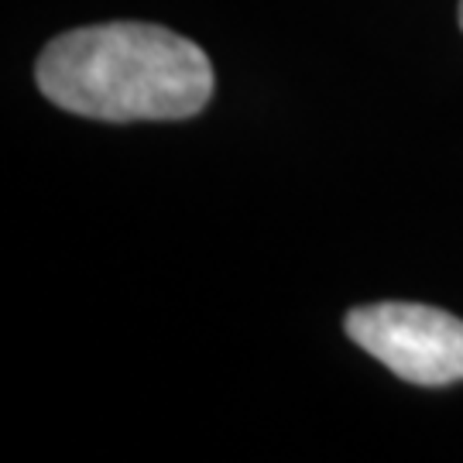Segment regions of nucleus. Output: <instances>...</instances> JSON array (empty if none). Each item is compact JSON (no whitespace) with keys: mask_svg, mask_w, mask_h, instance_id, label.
<instances>
[{"mask_svg":"<svg viewBox=\"0 0 463 463\" xmlns=\"http://www.w3.org/2000/svg\"><path fill=\"white\" fill-rule=\"evenodd\" d=\"M38 90L97 120H183L213 97V66L183 34L114 21L52 38L34 66Z\"/></svg>","mask_w":463,"mask_h":463,"instance_id":"nucleus-1","label":"nucleus"},{"mask_svg":"<svg viewBox=\"0 0 463 463\" xmlns=\"http://www.w3.org/2000/svg\"><path fill=\"white\" fill-rule=\"evenodd\" d=\"M347 333L402 381L426 388L463 381V319L453 313L415 302H378L354 309Z\"/></svg>","mask_w":463,"mask_h":463,"instance_id":"nucleus-2","label":"nucleus"},{"mask_svg":"<svg viewBox=\"0 0 463 463\" xmlns=\"http://www.w3.org/2000/svg\"><path fill=\"white\" fill-rule=\"evenodd\" d=\"M460 28H463V0H460Z\"/></svg>","mask_w":463,"mask_h":463,"instance_id":"nucleus-3","label":"nucleus"}]
</instances>
